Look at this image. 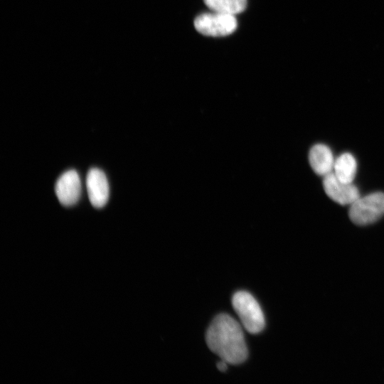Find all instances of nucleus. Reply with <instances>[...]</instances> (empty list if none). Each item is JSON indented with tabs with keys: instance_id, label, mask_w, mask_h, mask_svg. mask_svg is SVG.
Listing matches in <instances>:
<instances>
[{
	"instance_id": "3",
	"label": "nucleus",
	"mask_w": 384,
	"mask_h": 384,
	"mask_svg": "<svg viewBox=\"0 0 384 384\" xmlns=\"http://www.w3.org/2000/svg\"><path fill=\"white\" fill-rule=\"evenodd\" d=\"M384 215V193L375 192L359 197L349 209L351 220L358 225H370Z\"/></svg>"
},
{
	"instance_id": "10",
	"label": "nucleus",
	"mask_w": 384,
	"mask_h": 384,
	"mask_svg": "<svg viewBox=\"0 0 384 384\" xmlns=\"http://www.w3.org/2000/svg\"><path fill=\"white\" fill-rule=\"evenodd\" d=\"M212 11L229 14H237L245 11L247 0H203Z\"/></svg>"
},
{
	"instance_id": "2",
	"label": "nucleus",
	"mask_w": 384,
	"mask_h": 384,
	"mask_svg": "<svg viewBox=\"0 0 384 384\" xmlns=\"http://www.w3.org/2000/svg\"><path fill=\"white\" fill-rule=\"evenodd\" d=\"M232 304L244 328L250 334L261 332L265 326L263 312L256 299L248 292L239 291L232 299Z\"/></svg>"
},
{
	"instance_id": "8",
	"label": "nucleus",
	"mask_w": 384,
	"mask_h": 384,
	"mask_svg": "<svg viewBox=\"0 0 384 384\" xmlns=\"http://www.w3.org/2000/svg\"><path fill=\"white\" fill-rule=\"evenodd\" d=\"M309 160L314 172L324 176L332 171L335 161L330 148L323 144H315L311 148Z\"/></svg>"
},
{
	"instance_id": "6",
	"label": "nucleus",
	"mask_w": 384,
	"mask_h": 384,
	"mask_svg": "<svg viewBox=\"0 0 384 384\" xmlns=\"http://www.w3.org/2000/svg\"><path fill=\"white\" fill-rule=\"evenodd\" d=\"M55 191L61 204L70 206L76 203L81 192L78 173L75 170H70L63 174L55 183Z\"/></svg>"
},
{
	"instance_id": "1",
	"label": "nucleus",
	"mask_w": 384,
	"mask_h": 384,
	"mask_svg": "<svg viewBox=\"0 0 384 384\" xmlns=\"http://www.w3.org/2000/svg\"><path fill=\"white\" fill-rule=\"evenodd\" d=\"M208 348L228 363L238 365L247 358V348L239 323L226 314L218 315L206 333Z\"/></svg>"
},
{
	"instance_id": "7",
	"label": "nucleus",
	"mask_w": 384,
	"mask_h": 384,
	"mask_svg": "<svg viewBox=\"0 0 384 384\" xmlns=\"http://www.w3.org/2000/svg\"><path fill=\"white\" fill-rule=\"evenodd\" d=\"M88 198L91 204L97 208H102L109 198V185L105 173L97 169H90L86 178Z\"/></svg>"
},
{
	"instance_id": "4",
	"label": "nucleus",
	"mask_w": 384,
	"mask_h": 384,
	"mask_svg": "<svg viewBox=\"0 0 384 384\" xmlns=\"http://www.w3.org/2000/svg\"><path fill=\"white\" fill-rule=\"evenodd\" d=\"M194 26L204 36L220 37L233 33L238 22L233 14L213 11L198 15L194 20Z\"/></svg>"
},
{
	"instance_id": "11",
	"label": "nucleus",
	"mask_w": 384,
	"mask_h": 384,
	"mask_svg": "<svg viewBox=\"0 0 384 384\" xmlns=\"http://www.w3.org/2000/svg\"><path fill=\"white\" fill-rule=\"evenodd\" d=\"M227 363L224 361H221L220 362L218 363L217 367L220 371H225L227 370Z\"/></svg>"
},
{
	"instance_id": "9",
	"label": "nucleus",
	"mask_w": 384,
	"mask_h": 384,
	"mask_svg": "<svg viewBox=\"0 0 384 384\" xmlns=\"http://www.w3.org/2000/svg\"><path fill=\"white\" fill-rule=\"evenodd\" d=\"M334 170L340 181L352 183L357 170L356 160L350 153H343L335 160Z\"/></svg>"
},
{
	"instance_id": "5",
	"label": "nucleus",
	"mask_w": 384,
	"mask_h": 384,
	"mask_svg": "<svg viewBox=\"0 0 384 384\" xmlns=\"http://www.w3.org/2000/svg\"><path fill=\"white\" fill-rule=\"evenodd\" d=\"M323 187L327 196L341 205L352 204L360 197L356 186L340 181L332 171L324 176Z\"/></svg>"
}]
</instances>
